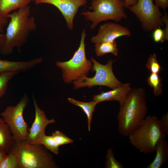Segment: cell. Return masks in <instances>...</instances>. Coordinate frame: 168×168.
Returning <instances> with one entry per match:
<instances>
[{"label":"cell","mask_w":168,"mask_h":168,"mask_svg":"<svg viewBox=\"0 0 168 168\" xmlns=\"http://www.w3.org/2000/svg\"><path fill=\"white\" fill-rule=\"evenodd\" d=\"M105 165L106 168H123L124 166L115 158L114 153L112 149H109L107 151Z\"/></svg>","instance_id":"cell-25"},{"label":"cell","mask_w":168,"mask_h":168,"mask_svg":"<svg viewBox=\"0 0 168 168\" xmlns=\"http://www.w3.org/2000/svg\"><path fill=\"white\" fill-rule=\"evenodd\" d=\"M146 67L151 73H159L162 69L157 60L156 55L155 54L149 55L146 64Z\"/></svg>","instance_id":"cell-24"},{"label":"cell","mask_w":168,"mask_h":168,"mask_svg":"<svg viewBox=\"0 0 168 168\" xmlns=\"http://www.w3.org/2000/svg\"><path fill=\"white\" fill-rule=\"evenodd\" d=\"M19 73L17 72H7L0 73V98L6 93L8 82Z\"/></svg>","instance_id":"cell-21"},{"label":"cell","mask_w":168,"mask_h":168,"mask_svg":"<svg viewBox=\"0 0 168 168\" xmlns=\"http://www.w3.org/2000/svg\"><path fill=\"white\" fill-rule=\"evenodd\" d=\"M29 99L25 94L15 106H9L0 114L8 126L15 141H26L28 135V124L23 118V113Z\"/></svg>","instance_id":"cell-8"},{"label":"cell","mask_w":168,"mask_h":168,"mask_svg":"<svg viewBox=\"0 0 168 168\" xmlns=\"http://www.w3.org/2000/svg\"><path fill=\"white\" fill-rule=\"evenodd\" d=\"M7 154L4 151L0 149V164L6 157Z\"/></svg>","instance_id":"cell-34"},{"label":"cell","mask_w":168,"mask_h":168,"mask_svg":"<svg viewBox=\"0 0 168 168\" xmlns=\"http://www.w3.org/2000/svg\"><path fill=\"white\" fill-rule=\"evenodd\" d=\"M36 4L47 3L52 5L60 12L68 28L72 30L73 20L79 8L84 6L87 0H35Z\"/></svg>","instance_id":"cell-11"},{"label":"cell","mask_w":168,"mask_h":168,"mask_svg":"<svg viewBox=\"0 0 168 168\" xmlns=\"http://www.w3.org/2000/svg\"><path fill=\"white\" fill-rule=\"evenodd\" d=\"M0 168H19L16 156L11 152H8L0 164Z\"/></svg>","instance_id":"cell-23"},{"label":"cell","mask_w":168,"mask_h":168,"mask_svg":"<svg viewBox=\"0 0 168 168\" xmlns=\"http://www.w3.org/2000/svg\"><path fill=\"white\" fill-rule=\"evenodd\" d=\"M121 0H92L90 9L92 11L82 12L81 15L87 21H91V29H94L100 22L109 20L116 22L127 19V16Z\"/></svg>","instance_id":"cell-5"},{"label":"cell","mask_w":168,"mask_h":168,"mask_svg":"<svg viewBox=\"0 0 168 168\" xmlns=\"http://www.w3.org/2000/svg\"><path fill=\"white\" fill-rule=\"evenodd\" d=\"M9 152L14 154L17 157L19 168L58 167L52 155L41 144H30L26 141H14Z\"/></svg>","instance_id":"cell-3"},{"label":"cell","mask_w":168,"mask_h":168,"mask_svg":"<svg viewBox=\"0 0 168 168\" xmlns=\"http://www.w3.org/2000/svg\"><path fill=\"white\" fill-rule=\"evenodd\" d=\"M35 109V118L31 127L28 129V135L26 142L30 144H39L42 137L45 135V129L49 124L55 123L54 119H48L45 112L38 106L34 95L32 96Z\"/></svg>","instance_id":"cell-10"},{"label":"cell","mask_w":168,"mask_h":168,"mask_svg":"<svg viewBox=\"0 0 168 168\" xmlns=\"http://www.w3.org/2000/svg\"><path fill=\"white\" fill-rule=\"evenodd\" d=\"M86 34L83 29L81 33L79 47L72 58L69 60L64 62L57 61V67L62 72L64 82L69 83L82 77H87L92 67V62L86 58L85 40Z\"/></svg>","instance_id":"cell-6"},{"label":"cell","mask_w":168,"mask_h":168,"mask_svg":"<svg viewBox=\"0 0 168 168\" xmlns=\"http://www.w3.org/2000/svg\"><path fill=\"white\" fill-rule=\"evenodd\" d=\"M162 20L163 23L166 26L163 30L166 36L168 38V18L167 14L166 12L165 13L164 16H162Z\"/></svg>","instance_id":"cell-30"},{"label":"cell","mask_w":168,"mask_h":168,"mask_svg":"<svg viewBox=\"0 0 168 168\" xmlns=\"http://www.w3.org/2000/svg\"><path fill=\"white\" fill-rule=\"evenodd\" d=\"M31 1L30 0H0V15L6 17L11 11L29 5Z\"/></svg>","instance_id":"cell-17"},{"label":"cell","mask_w":168,"mask_h":168,"mask_svg":"<svg viewBox=\"0 0 168 168\" xmlns=\"http://www.w3.org/2000/svg\"><path fill=\"white\" fill-rule=\"evenodd\" d=\"M39 144L43 145L48 150L55 154H58L59 146L51 136H47L45 134L44 135Z\"/></svg>","instance_id":"cell-22"},{"label":"cell","mask_w":168,"mask_h":168,"mask_svg":"<svg viewBox=\"0 0 168 168\" xmlns=\"http://www.w3.org/2000/svg\"><path fill=\"white\" fill-rule=\"evenodd\" d=\"M146 97L144 89L131 88L117 116L118 131L121 135L128 136L146 117Z\"/></svg>","instance_id":"cell-2"},{"label":"cell","mask_w":168,"mask_h":168,"mask_svg":"<svg viewBox=\"0 0 168 168\" xmlns=\"http://www.w3.org/2000/svg\"><path fill=\"white\" fill-rule=\"evenodd\" d=\"M91 61L93 64L92 70L95 72V76L91 78L82 77L73 81L75 89L86 86L91 87L98 85L106 86L113 89L122 84L113 71L114 60L109 59L105 65L100 63L92 58H91Z\"/></svg>","instance_id":"cell-7"},{"label":"cell","mask_w":168,"mask_h":168,"mask_svg":"<svg viewBox=\"0 0 168 168\" xmlns=\"http://www.w3.org/2000/svg\"><path fill=\"white\" fill-rule=\"evenodd\" d=\"M156 155L153 161L147 168H160L168 161V143L165 138L158 141L155 147Z\"/></svg>","instance_id":"cell-15"},{"label":"cell","mask_w":168,"mask_h":168,"mask_svg":"<svg viewBox=\"0 0 168 168\" xmlns=\"http://www.w3.org/2000/svg\"><path fill=\"white\" fill-rule=\"evenodd\" d=\"M68 100L71 104L80 107L86 114L87 119L88 130L90 132L93 114L96 106L98 104L93 100L88 102H84L71 98H68Z\"/></svg>","instance_id":"cell-18"},{"label":"cell","mask_w":168,"mask_h":168,"mask_svg":"<svg viewBox=\"0 0 168 168\" xmlns=\"http://www.w3.org/2000/svg\"><path fill=\"white\" fill-rule=\"evenodd\" d=\"M42 61L41 57L27 61H12L0 59V73L7 72H17L19 73L28 71Z\"/></svg>","instance_id":"cell-14"},{"label":"cell","mask_w":168,"mask_h":168,"mask_svg":"<svg viewBox=\"0 0 168 168\" xmlns=\"http://www.w3.org/2000/svg\"><path fill=\"white\" fill-rule=\"evenodd\" d=\"M95 52L97 56H102L108 53L118 55L119 50L115 40L103 41L95 44Z\"/></svg>","instance_id":"cell-19"},{"label":"cell","mask_w":168,"mask_h":168,"mask_svg":"<svg viewBox=\"0 0 168 168\" xmlns=\"http://www.w3.org/2000/svg\"><path fill=\"white\" fill-rule=\"evenodd\" d=\"M166 135L161 128L159 119L148 116L128 136L130 144L145 154L155 152L156 146L160 139Z\"/></svg>","instance_id":"cell-4"},{"label":"cell","mask_w":168,"mask_h":168,"mask_svg":"<svg viewBox=\"0 0 168 168\" xmlns=\"http://www.w3.org/2000/svg\"><path fill=\"white\" fill-rule=\"evenodd\" d=\"M51 136L59 146L71 143L74 142L73 140L58 130L55 131L52 133Z\"/></svg>","instance_id":"cell-26"},{"label":"cell","mask_w":168,"mask_h":168,"mask_svg":"<svg viewBox=\"0 0 168 168\" xmlns=\"http://www.w3.org/2000/svg\"><path fill=\"white\" fill-rule=\"evenodd\" d=\"M8 18L7 17H2L0 15V27L3 28L7 23Z\"/></svg>","instance_id":"cell-33"},{"label":"cell","mask_w":168,"mask_h":168,"mask_svg":"<svg viewBox=\"0 0 168 168\" xmlns=\"http://www.w3.org/2000/svg\"><path fill=\"white\" fill-rule=\"evenodd\" d=\"M160 125L162 131L166 135L168 134V113L163 115L159 119Z\"/></svg>","instance_id":"cell-28"},{"label":"cell","mask_w":168,"mask_h":168,"mask_svg":"<svg viewBox=\"0 0 168 168\" xmlns=\"http://www.w3.org/2000/svg\"><path fill=\"white\" fill-rule=\"evenodd\" d=\"M147 81L150 87L153 89V94L155 96L158 97L162 94V78L159 73H151L148 77Z\"/></svg>","instance_id":"cell-20"},{"label":"cell","mask_w":168,"mask_h":168,"mask_svg":"<svg viewBox=\"0 0 168 168\" xmlns=\"http://www.w3.org/2000/svg\"><path fill=\"white\" fill-rule=\"evenodd\" d=\"M131 88L129 83H122L111 90L102 91L100 94L94 96L93 100L97 104L103 101L116 100L119 102L121 107L124 104Z\"/></svg>","instance_id":"cell-13"},{"label":"cell","mask_w":168,"mask_h":168,"mask_svg":"<svg viewBox=\"0 0 168 168\" xmlns=\"http://www.w3.org/2000/svg\"><path fill=\"white\" fill-rule=\"evenodd\" d=\"M159 8L153 0H136L128 9L140 21L142 29L150 31L164 26Z\"/></svg>","instance_id":"cell-9"},{"label":"cell","mask_w":168,"mask_h":168,"mask_svg":"<svg viewBox=\"0 0 168 168\" xmlns=\"http://www.w3.org/2000/svg\"><path fill=\"white\" fill-rule=\"evenodd\" d=\"M153 30L152 38L154 42L162 43L168 40V38L166 36L163 30L160 27L157 28Z\"/></svg>","instance_id":"cell-27"},{"label":"cell","mask_w":168,"mask_h":168,"mask_svg":"<svg viewBox=\"0 0 168 168\" xmlns=\"http://www.w3.org/2000/svg\"><path fill=\"white\" fill-rule=\"evenodd\" d=\"M5 41V34L3 32L0 34V53L4 46Z\"/></svg>","instance_id":"cell-32"},{"label":"cell","mask_w":168,"mask_h":168,"mask_svg":"<svg viewBox=\"0 0 168 168\" xmlns=\"http://www.w3.org/2000/svg\"><path fill=\"white\" fill-rule=\"evenodd\" d=\"M130 30L126 27L114 23L109 22L100 25L97 34L90 40L96 44L103 41H112L123 36H130Z\"/></svg>","instance_id":"cell-12"},{"label":"cell","mask_w":168,"mask_h":168,"mask_svg":"<svg viewBox=\"0 0 168 168\" xmlns=\"http://www.w3.org/2000/svg\"><path fill=\"white\" fill-rule=\"evenodd\" d=\"M14 141L8 126L0 117V149L8 153Z\"/></svg>","instance_id":"cell-16"},{"label":"cell","mask_w":168,"mask_h":168,"mask_svg":"<svg viewBox=\"0 0 168 168\" xmlns=\"http://www.w3.org/2000/svg\"><path fill=\"white\" fill-rule=\"evenodd\" d=\"M30 7L28 5L7 15L10 20L5 34L2 54H12L15 48L20 50L26 43L30 33L36 30V24L34 17L30 16Z\"/></svg>","instance_id":"cell-1"},{"label":"cell","mask_w":168,"mask_h":168,"mask_svg":"<svg viewBox=\"0 0 168 168\" xmlns=\"http://www.w3.org/2000/svg\"><path fill=\"white\" fill-rule=\"evenodd\" d=\"M3 28L0 27V34L3 32Z\"/></svg>","instance_id":"cell-35"},{"label":"cell","mask_w":168,"mask_h":168,"mask_svg":"<svg viewBox=\"0 0 168 168\" xmlns=\"http://www.w3.org/2000/svg\"><path fill=\"white\" fill-rule=\"evenodd\" d=\"M31 1H35V0H30Z\"/></svg>","instance_id":"cell-36"},{"label":"cell","mask_w":168,"mask_h":168,"mask_svg":"<svg viewBox=\"0 0 168 168\" xmlns=\"http://www.w3.org/2000/svg\"><path fill=\"white\" fill-rule=\"evenodd\" d=\"M124 3V7L128 8L135 3L136 0H121Z\"/></svg>","instance_id":"cell-31"},{"label":"cell","mask_w":168,"mask_h":168,"mask_svg":"<svg viewBox=\"0 0 168 168\" xmlns=\"http://www.w3.org/2000/svg\"><path fill=\"white\" fill-rule=\"evenodd\" d=\"M155 4L165 10L168 7V0H154Z\"/></svg>","instance_id":"cell-29"}]
</instances>
